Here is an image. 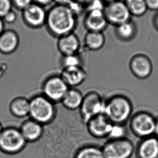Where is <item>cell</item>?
Returning <instances> with one entry per match:
<instances>
[{
    "instance_id": "cell-1",
    "label": "cell",
    "mask_w": 158,
    "mask_h": 158,
    "mask_svg": "<svg viewBox=\"0 0 158 158\" xmlns=\"http://www.w3.org/2000/svg\"><path fill=\"white\" fill-rule=\"evenodd\" d=\"M77 16L68 6L55 4L47 11L45 26L51 34L58 38L73 32Z\"/></svg>"
},
{
    "instance_id": "cell-2",
    "label": "cell",
    "mask_w": 158,
    "mask_h": 158,
    "mask_svg": "<svg viewBox=\"0 0 158 158\" xmlns=\"http://www.w3.org/2000/svg\"><path fill=\"white\" fill-rule=\"evenodd\" d=\"M130 101L121 95L114 96L105 102L104 115L112 123L123 125L132 113Z\"/></svg>"
},
{
    "instance_id": "cell-3",
    "label": "cell",
    "mask_w": 158,
    "mask_h": 158,
    "mask_svg": "<svg viewBox=\"0 0 158 158\" xmlns=\"http://www.w3.org/2000/svg\"><path fill=\"white\" fill-rule=\"evenodd\" d=\"M56 115L54 103L43 94L33 97L30 100V119L41 125L49 124Z\"/></svg>"
},
{
    "instance_id": "cell-4",
    "label": "cell",
    "mask_w": 158,
    "mask_h": 158,
    "mask_svg": "<svg viewBox=\"0 0 158 158\" xmlns=\"http://www.w3.org/2000/svg\"><path fill=\"white\" fill-rule=\"evenodd\" d=\"M27 142L19 128L9 126L3 128L0 135V151L6 155H16L27 146Z\"/></svg>"
},
{
    "instance_id": "cell-5",
    "label": "cell",
    "mask_w": 158,
    "mask_h": 158,
    "mask_svg": "<svg viewBox=\"0 0 158 158\" xmlns=\"http://www.w3.org/2000/svg\"><path fill=\"white\" fill-rule=\"evenodd\" d=\"M102 150L105 158H130L135 148L132 142L125 138L110 140Z\"/></svg>"
},
{
    "instance_id": "cell-6",
    "label": "cell",
    "mask_w": 158,
    "mask_h": 158,
    "mask_svg": "<svg viewBox=\"0 0 158 158\" xmlns=\"http://www.w3.org/2000/svg\"><path fill=\"white\" fill-rule=\"evenodd\" d=\"M79 109L84 122L87 123L95 116L104 114L105 102L97 92H89L84 96L83 101Z\"/></svg>"
},
{
    "instance_id": "cell-7",
    "label": "cell",
    "mask_w": 158,
    "mask_h": 158,
    "mask_svg": "<svg viewBox=\"0 0 158 158\" xmlns=\"http://www.w3.org/2000/svg\"><path fill=\"white\" fill-rule=\"evenodd\" d=\"M156 120L150 113L140 112L133 116L130 123L131 131L141 139L154 135Z\"/></svg>"
},
{
    "instance_id": "cell-8",
    "label": "cell",
    "mask_w": 158,
    "mask_h": 158,
    "mask_svg": "<svg viewBox=\"0 0 158 158\" xmlns=\"http://www.w3.org/2000/svg\"><path fill=\"white\" fill-rule=\"evenodd\" d=\"M104 13L109 24L115 27L130 21L132 17L123 0H114L107 3Z\"/></svg>"
},
{
    "instance_id": "cell-9",
    "label": "cell",
    "mask_w": 158,
    "mask_h": 158,
    "mask_svg": "<svg viewBox=\"0 0 158 158\" xmlns=\"http://www.w3.org/2000/svg\"><path fill=\"white\" fill-rule=\"evenodd\" d=\"M69 88L60 76H53L43 83V94L54 103L61 102Z\"/></svg>"
},
{
    "instance_id": "cell-10",
    "label": "cell",
    "mask_w": 158,
    "mask_h": 158,
    "mask_svg": "<svg viewBox=\"0 0 158 158\" xmlns=\"http://www.w3.org/2000/svg\"><path fill=\"white\" fill-rule=\"evenodd\" d=\"M22 17L27 26L33 29L41 28L45 25L47 10L45 6L33 2L22 11Z\"/></svg>"
},
{
    "instance_id": "cell-11",
    "label": "cell",
    "mask_w": 158,
    "mask_h": 158,
    "mask_svg": "<svg viewBox=\"0 0 158 158\" xmlns=\"http://www.w3.org/2000/svg\"><path fill=\"white\" fill-rule=\"evenodd\" d=\"M130 68L133 75L139 79H146L152 73L153 66L148 56L138 54L133 57L130 62Z\"/></svg>"
},
{
    "instance_id": "cell-12",
    "label": "cell",
    "mask_w": 158,
    "mask_h": 158,
    "mask_svg": "<svg viewBox=\"0 0 158 158\" xmlns=\"http://www.w3.org/2000/svg\"><path fill=\"white\" fill-rule=\"evenodd\" d=\"M84 24L88 31L103 32L109 24L105 17L104 10H91L87 11Z\"/></svg>"
},
{
    "instance_id": "cell-13",
    "label": "cell",
    "mask_w": 158,
    "mask_h": 158,
    "mask_svg": "<svg viewBox=\"0 0 158 158\" xmlns=\"http://www.w3.org/2000/svg\"><path fill=\"white\" fill-rule=\"evenodd\" d=\"M112 124L104 114L95 116L87 123L90 134L98 138L108 136Z\"/></svg>"
},
{
    "instance_id": "cell-14",
    "label": "cell",
    "mask_w": 158,
    "mask_h": 158,
    "mask_svg": "<svg viewBox=\"0 0 158 158\" xmlns=\"http://www.w3.org/2000/svg\"><path fill=\"white\" fill-rule=\"evenodd\" d=\"M60 76L69 88H74L85 81L87 73L82 66H76L63 68Z\"/></svg>"
},
{
    "instance_id": "cell-15",
    "label": "cell",
    "mask_w": 158,
    "mask_h": 158,
    "mask_svg": "<svg viewBox=\"0 0 158 158\" xmlns=\"http://www.w3.org/2000/svg\"><path fill=\"white\" fill-rule=\"evenodd\" d=\"M136 151L138 158H158V137L153 135L142 139Z\"/></svg>"
},
{
    "instance_id": "cell-16",
    "label": "cell",
    "mask_w": 158,
    "mask_h": 158,
    "mask_svg": "<svg viewBox=\"0 0 158 158\" xmlns=\"http://www.w3.org/2000/svg\"><path fill=\"white\" fill-rule=\"evenodd\" d=\"M57 48L63 56L78 54L81 48L78 37L73 32L58 38Z\"/></svg>"
},
{
    "instance_id": "cell-17",
    "label": "cell",
    "mask_w": 158,
    "mask_h": 158,
    "mask_svg": "<svg viewBox=\"0 0 158 158\" xmlns=\"http://www.w3.org/2000/svg\"><path fill=\"white\" fill-rule=\"evenodd\" d=\"M19 44V36L15 30H4L0 35V52L4 55H10L14 52Z\"/></svg>"
},
{
    "instance_id": "cell-18",
    "label": "cell",
    "mask_w": 158,
    "mask_h": 158,
    "mask_svg": "<svg viewBox=\"0 0 158 158\" xmlns=\"http://www.w3.org/2000/svg\"><path fill=\"white\" fill-rule=\"evenodd\" d=\"M19 129L27 143L36 141L43 135V125L31 119L24 121Z\"/></svg>"
},
{
    "instance_id": "cell-19",
    "label": "cell",
    "mask_w": 158,
    "mask_h": 158,
    "mask_svg": "<svg viewBox=\"0 0 158 158\" xmlns=\"http://www.w3.org/2000/svg\"><path fill=\"white\" fill-rule=\"evenodd\" d=\"M9 111L15 117L23 118L29 116L30 100L23 97H17L13 99L9 104Z\"/></svg>"
},
{
    "instance_id": "cell-20",
    "label": "cell",
    "mask_w": 158,
    "mask_h": 158,
    "mask_svg": "<svg viewBox=\"0 0 158 158\" xmlns=\"http://www.w3.org/2000/svg\"><path fill=\"white\" fill-rule=\"evenodd\" d=\"M83 99L84 96L79 90L70 88L61 102L66 109L76 110L80 109Z\"/></svg>"
},
{
    "instance_id": "cell-21",
    "label": "cell",
    "mask_w": 158,
    "mask_h": 158,
    "mask_svg": "<svg viewBox=\"0 0 158 158\" xmlns=\"http://www.w3.org/2000/svg\"><path fill=\"white\" fill-rule=\"evenodd\" d=\"M85 44L92 51L101 49L105 43V37L103 32L88 31L85 36Z\"/></svg>"
},
{
    "instance_id": "cell-22",
    "label": "cell",
    "mask_w": 158,
    "mask_h": 158,
    "mask_svg": "<svg viewBox=\"0 0 158 158\" xmlns=\"http://www.w3.org/2000/svg\"><path fill=\"white\" fill-rule=\"evenodd\" d=\"M137 27L132 19L115 27V34L118 37L123 41H130L135 37Z\"/></svg>"
},
{
    "instance_id": "cell-23",
    "label": "cell",
    "mask_w": 158,
    "mask_h": 158,
    "mask_svg": "<svg viewBox=\"0 0 158 158\" xmlns=\"http://www.w3.org/2000/svg\"><path fill=\"white\" fill-rule=\"evenodd\" d=\"M132 16L141 17L145 15L148 8L145 0H123Z\"/></svg>"
},
{
    "instance_id": "cell-24",
    "label": "cell",
    "mask_w": 158,
    "mask_h": 158,
    "mask_svg": "<svg viewBox=\"0 0 158 158\" xmlns=\"http://www.w3.org/2000/svg\"><path fill=\"white\" fill-rule=\"evenodd\" d=\"M75 158H105L102 148L93 146H88L78 151Z\"/></svg>"
},
{
    "instance_id": "cell-25",
    "label": "cell",
    "mask_w": 158,
    "mask_h": 158,
    "mask_svg": "<svg viewBox=\"0 0 158 158\" xmlns=\"http://www.w3.org/2000/svg\"><path fill=\"white\" fill-rule=\"evenodd\" d=\"M126 130L123 125L112 124L107 137L110 140L120 139L125 138Z\"/></svg>"
},
{
    "instance_id": "cell-26",
    "label": "cell",
    "mask_w": 158,
    "mask_h": 158,
    "mask_svg": "<svg viewBox=\"0 0 158 158\" xmlns=\"http://www.w3.org/2000/svg\"><path fill=\"white\" fill-rule=\"evenodd\" d=\"M63 68L81 66V60L78 54L63 56L62 60Z\"/></svg>"
},
{
    "instance_id": "cell-27",
    "label": "cell",
    "mask_w": 158,
    "mask_h": 158,
    "mask_svg": "<svg viewBox=\"0 0 158 158\" xmlns=\"http://www.w3.org/2000/svg\"><path fill=\"white\" fill-rule=\"evenodd\" d=\"M11 0H0V17L3 18L7 13L13 10Z\"/></svg>"
},
{
    "instance_id": "cell-28",
    "label": "cell",
    "mask_w": 158,
    "mask_h": 158,
    "mask_svg": "<svg viewBox=\"0 0 158 158\" xmlns=\"http://www.w3.org/2000/svg\"><path fill=\"white\" fill-rule=\"evenodd\" d=\"M13 7L23 11L33 3V0H11Z\"/></svg>"
},
{
    "instance_id": "cell-29",
    "label": "cell",
    "mask_w": 158,
    "mask_h": 158,
    "mask_svg": "<svg viewBox=\"0 0 158 158\" xmlns=\"http://www.w3.org/2000/svg\"><path fill=\"white\" fill-rule=\"evenodd\" d=\"M17 19V15L16 13L11 10L8 13H7L4 17L2 18V19L4 21V23L13 24L16 21Z\"/></svg>"
},
{
    "instance_id": "cell-30",
    "label": "cell",
    "mask_w": 158,
    "mask_h": 158,
    "mask_svg": "<svg viewBox=\"0 0 158 158\" xmlns=\"http://www.w3.org/2000/svg\"><path fill=\"white\" fill-rule=\"evenodd\" d=\"M148 10L158 11V0H145Z\"/></svg>"
},
{
    "instance_id": "cell-31",
    "label": "cell",
    "mask_w": 158,
    "mask_h": 158,
    "mask_svg": "<svg viewBox=\"0 0 158 158\" xmlns=\"http://www.w3.org/2000/svg\"><path fill=\"white\" fill-rule=\"evenodd\" d=\"M33 2L42 6H46L52 4L53 2V0H33Z\"/></svg>"
},
{
    "instance_id": "cell-32",
    "label": "cell",
    "mask_w": 158,
    "mask_h": 158,
    "mask_svg": "<svg viewBox=\"0 0 158 158\" xmlns=\"http://www.w3.org/2000/svg\"><path fill=\"white\" fill-rule=\"evenodd\" d=\"M74 0H53V2L56 4L68 6Z\"/></svg>"
},
{
    "instance_id": "cell-33",
    "label": "cell",
    "mask_w": 158,
    "mask_h": 158,
    "mask_svg": "<svg viewBox=\"0 0 158 158\" xmlns=\"http://www.w3.org/2000/svg\"><path fill=\"white\" fill-rule=\"evenodd\" d=\"M4 22L2 18L0 17V35L2 32L4 31Z\"/></svg>"
},
{
    "instance_id": "cell-34",
    "label": "cell",
    "mask_w": 158,
    "mask_h": 158,
    "mask_svg": "<svg viewBox=\"0 0 158 158\" xmlns=\"http://www.w3.org/2000/svg\"><path fill=\"white\" fill-rule=\"evenodd\" d=\"M153 24H154V27L158 31V13L154 17Z\"/></svg>"
},
{
    "instance_id": "cell-35",
    "label": "cell",
    "mask_w": 158,
    "mask_h": 158,
    "mask_svg": "<svg viewBox=\"0 0 158 158\" xmlns=\"http://www.w3.org/2000/svg\"><path fill=\"white\" fill-rule=\"evenodd\" d=\"M154 135L158 137V119L156 120V124L154 127Z\"/></svg>"
},
{
    "instance_id": "cell-36",
    "label": "cell",
    "mask_w": 158,
    "mask_h": 158,
    "mask_svg": "<svg viewBox=\"0 0 158 158\" xmlns=\"http://www.w3.org/2000/svg\"><path fill=\"white\" fill-rule=\"evenodd\" d=\"M78 2L81 3V4H84L85 6H86L88 3H89L92 0H76Z\"/></svg>"
},
{
    "instance_id": "cell-37",
    "label": "cell",
    "mask_w": 158,
    "mask_h": 158,
    "mask_svg": "<svg viewBox=\"0 0 158 158\" xmlns=\"http://www.w3.org/2000/svg\"><path fill=\"white\" fill-rule=\"evenodd\" d=\"M3 128H4V127H3V126L2 125V123L0 122V135L1 134V133H2V131L3 130Z\"/></svg>"
}]
</instances>
